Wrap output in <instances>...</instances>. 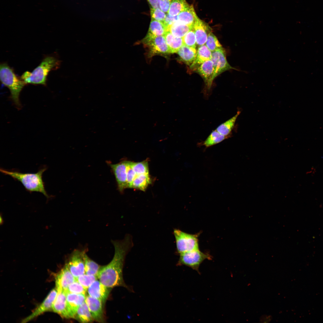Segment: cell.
<instances>
[{
  "label": "cell",
  "mask_w": 323,
  "mask_h": 323,
  "mask_svg": "<svg viewBox=\"0 0 323 323\" xmlns=\"http://www.w3.org/2000/svg\"><path fill=\"white\" fill-rule=\"evenodd\" d=\"M112 242L115 249L114 257L109 264L100 268L97 277L109 288L121 286L130 290L124 282L123 269L126 256L133 246L132 237L127 234L122 240H112Z\"/></svg>",
  "instance_id": "6da1fadb"
},
{
  "label": "cell",
  "mask_w": 323,
  "mask_h": 323,
  "mask_svg": "<svg viewBox=\"0 0 323 323\" xmlns=\"http://www.w3.org/2000/svg\"><path fill=\"white\" fill-rule=\"evenodd\" d=\"M47 167H43L35 173H22L13 170H8L1 168V172L8 175L15 180L20 182L26 190L29 192H38L42 193L46 198L50 197L45 190L42 177Z\"/></svg>",
  "instance_id": "7a4b0ae2"
},
{
  "label": "cell",
  "mask_w": 323,
  "mask_h": 323,
  "mask_svg": "<svg viewBox=\"0 0 323 323\" xmlns=\"http://www.w3.org/2000/svg\"><path fill=\"white\" fill-rule=\"evenodd\" d=\"M61 63L60 60L55 57H46L32 72H24L21 78L26 84H40L45 86L47 77L49 72L59 68Z\"/></svg>",
  "instance_id": "3957f363"
},
{
  "label": "cell",
  "mask_w": 323,
  "mask_h": 323,
  "mask_svg": "<svg viewBox=\"0 0 323 323\" xmlns=\"http://www.w3.org/2000/svg\"><path fill=\"white\" fill-rule=\"evenodd\" d=\"M0 78L2 84L7 87L10 92V98L17 108L20 109L21 105L19 100L21 92L26 84L18 77L13 70L6 63L0 65Z\"/></svg>",
  "instance_id": "277c9868"
},
{
  "label": "cell",
  "mask_w": 323,
  "mask_h": 323,
  "mask_svg": "<svg viewBox=\"0 0 323 323\" xmlns=\"http://www.w3.org/2000/svg\"><path fill=\"white\" fill-rule=\"evenodd\" d=\"M146 51V56L150 59L155 55H167L171 53L164 36L146 35L142 41Z\"/></svg>",
  "instance_id": "5b68a950"
},
{
  "label": "cell",
  "mask_w": 323,
  "mask_h": 323,
  "mask_svg": "<svg viewBox=\"0 0 323 323\" xmlns=\"http://www.w3.org/2000/svg\"><path fill=\"white\" fill-rule=\"evenodd\" d=\"M177 253L179 254L199 249V233L191 234L175 229L173 230Z\"/></svg>",
  "instance_id": "8992f818"
},
{
  "label": "cell",
  "mask_w": 323,
  "mask_h": 323,
  "mask_svg": "<svg viewBox=\"0 0 323 323\" xmlns=\"http://www.w3.org/2000/svg\"><path fill=\"white\" fill-rule=\"evenodd\" d=\"M177 265L188 266L200 273L199 268L201 263L205 260H211L209 254L203 253L199 249L180 254Z\"/></svg>",
  "instance_id": "52a82bcc"
},
{
  "label": "cell",
  "mask_w": 323,
  "mask_h": 323,
  "mask_svg": "<svg viewBox=\"0 0 323 323\" xmlns=\"http://www.w3.org/2000/svg\"><path fill=\"white\" fill-rule=\"evenodd\" d=\"M85 251L75 249L66 263L73 275L77 278L85 273L84 256Z\"/></svg>",
  "instance_id": "ba28073f"
},
{
  "label": "cell",
  "mask_w": 323,
  "mask_h": 323,
  "mask_svg": "<svg viewBox=\"0 0 323 323\" xmlns=\"http://www.w3.org/2000/svg\"><path fill=\"white\" fill-rule=\"evenodd\" d=\"M211 60L214 68V78L227 70L235 69L227 60L226 53L223 48L212 52Z\"/></svg>",
  "instance_id": "9c48e42d"
},
{
  "label": "cell",
  "mask_w": 323,
  "mask_h": 323,
  "mask_svg": "<svg viewBox=\"0 0 323 323\" xmlns=\"http://www.w3.org/2000/svg\"><path fill=\"white\" fill-rule=\"evenodd\" d=\"M57 293V291L56 288L53 289L42 303L31 314L24 319L22 322H28L45 312L52 310L53 304Z\"/></svg>",
  "instance_id": "30bf717a"
},
{
  "label": "cell",
  "mask_w": 323,
  "mask_h": 323,
  "mask_svg": "<svg viewBox=\"0 0 323 323\" xmlns=\"http://www.w3.org/2000/svg\"><path fill=\"white\" fill-rule=\"evenodd\" d=\"M128 161H124L110 166L115 175L118 188L122 192L127 187V171Z\"/></svg>",
  "instance_id": "8fae6325"
},
{
  "label": "cell",
  "mask_w": 323,
  "mask_h": 323,
  "mask_svg": "<svg viewBox=\"0 0 323 323\" xmlns=\"http://www.w3.org/2000/svg\"><path fill=\"white\" fill-rule=\"evenodd\" d=\"M55 279L57 290L63 291L65 292L70 285L76 281V278L70 271L67 264L57 274Z\"/></svg>",
  "instance_id": "7c38bea8"
},
{
  "label": "cell",
  "mask_w": 323,
  "mask_h": 323,
  "mask_svg": "<svg viewBox=\"0 0 323 323\" xmlns=\"http://www.w3.org/2000/svg\"><path fill=\"white\" fill-rule=\"evenodd\" d=\"M57 291V293L53 304L52 310L63 318H71L67 305L66 292L63 291Z\"/></svg>",
  "instance_id": "4fadbf2b"
},
{
  "label": "cell",
  "mask_w": 323,
  "mask_h": 323,
  "mask_svg": "<svg viewBox=\"0 0 323 323\" xmlns=\"http://www.w3.org/2000/svg\"><path fill=\"white\" fill-rule=\"evenodd\" d=\"M195 71L203 78L208 89H210L214 79V68L211 60H208L201 64Z\"/></svg>",
  "instance_id": "5bb4252c"
},
{
  "label": "cell",
  "mask_w": 323,
  "mask_h": 323,
  "mask_svg": "<svg viewBox=\"0 0 323 323\" xmlns=\"http://www.w3.org/2000/svg\"><path fill=\"white\" fill-rule=\"evenodd\" d=\"M196 39V45L200 46L205 44L211 28L197 16L193 25Z\"/></svg>",
  "instance_id": "9a60e30c"
},
{
  "label": "cell",
  "mask_w": 323,
  "mask_h": 323,
  "mask_svg": "<svg viewBox=\"0 0 323 323\" xmlns=\"http://www.w3.org/2000/svg\"><path fill=\"white\" fill-rule=\"evenodd\" d=\"M85 302L94 320L99 322L103 320L102 301L98 299L88 295L86 296Z\"/></svg>",
  "instance_id": "2e32d148"
},
{
  "label": "cell",
  "mask_w": 323,
  "mask_h": 323,
  "mask_svg": "<svg viewBox=\"0 0 323 323\" xmlns=\"http://www.w3.org/2000/svg\"><path fill=\"white\" fill-rule=\"evenodd\" d=\"M110 289L97 279L87 288V292L89 295L104 302L108 297Z\"/></svg>",
  "instance_id": "e0dca14e"
},
{
  "label": "cell",
  "mask_w": 323,
  "mask_h": 323,
  "mask_svg": "<svg viewBox=\"0 0 323 323\" xmlns=\"http://www.w3.org/2000/svg\"><path fill=\"white\" fill-rule=\"evenodd\" d=\"M67 305L71 318H74L79 307L85 301L86 296L82 294L67 292Z\"/></svg>",
  "instance_id": "ac0fdd59"
},
{
  "label": "cell",
  "mask_w": 323,
  "mask_h": 323,
  "mask_svg": "<svg viewBox=\"0 0 323 323\" xmlns=\"http://www.w3.org/2000/svg\"><path fill=\"white\" fill-rule=\"evenodd\" d=\"M177 53L180 60L190 66L196 59L197 50L196 48L184 44Z\"/></svg>",
  "instance_id": "d6986e66"
},
{
  "label": "cell",
  "mask_w": 323,
  "mask_h": 323,
  "mask_svg": "<svg viewBox=\"0 0 323 323\" xmlns=\"http://www.w3.org/2000/svg\"><path fill=\"white\" fill-rule=\"evenodd\" d=\"M211 54L212 52L205 45L199 46L197 50L196 59L190 66V69L195 71L201 64L211 59Z\"/></svg>",
  "instance_id": "ffe728a7"
},
{
  "label": "cell",
  "mask_w": 323,
  "mask_h": 323,
  "mask_svg": "<svg viewBox=\"0 0 323 323\" xmlns=\"http://www.w3.org/2000/svg\"><path fill=\"white\" fill-rule=\"evenodd\" d=\"M197 16L193 6L192 5H189L177 16V21L181 23L193 26Z\"/></svg>",
  "instance_id": "44dd1931"
},
{
  "label": "cell",
  "mask_w": 323,
  "mask_h": 323,
  "mask_svg": "<svg viewBox=\"0 0 323 323\" xmlns=\"http://www.w3.org/2000/svg\"><path fill=\"white\" fill-rule=\"evenodd\" d=\"M193 27V26L186 25L177 21L168 28L167 31L170 32L175 36L183 38Z\"/></svg>",
  "instance_id": "7402d4cb"
},
{
  "label": "cell",
  "mask_w": 323,
  "mask_h": 323,
  "mask_svg": "<svg viewBox=\"0 0 323 323\" xmlns=\"http://www.w3.org/2000/svg\"><path fill=\"white\" fill-rule=\"evenodd\" d=\"M167 31V28L163 22L151 19L146 35L151 36H164Z\"/></svg>",
  "instance_id": "603a6c76"
},
{
  "label": "cell",
  "mask_w": 323,
  "mask_h": 323,
  "mask_svg": "<svg viewBox=\"0 0 323 323\" xmlns=\"http://www.w3.org/2000/svg\"><path fill=\"white\" fill-rule=\"evenodd\" d=\"M164 36L171 53H177L184 45L182 38L175 36L169 31Z\"/></svg>",
  "instance_id": "cb8c5ba5"
},
{
  "label": "cell",
  "mask_w": 323,
  "mask_h": 323,
  "mask_svg": "<svg viewBox=\"0 0 323 323\" xmlns=\"http://www.w3.org/2000/svg\"><path fill=\"white\" fill-rule=\"evenodd\" d=\"M151 183V179L149 174L137 175L132 182L130 188L145 191Z\"/></svg>",
  "instance_id": "d4e9b609"
},
{
  "label": "cell",
  "mask_w": 323,
  "mask_h": 323,
  "mask_svg": "<svg viewBox=\"0 0 323 323\" xmlns=\"http://www.w3.org/2000/svg\"><path fill=\"white\" fill-rule=\"evenodd\" d=\"M74 319L82 323H88L94 320L86 302L78 307Z\"/></svg>",
  "instance_id": "484cf974"
},
{
  "label": "cell",
  "mask_w": 323,
  "mask_h": 323,
  "mask_svg": "<svg viewBox=\"0 0 323 323\" xmlns=\"http://www.w3.org/2000/svg\"><path fill=\"white\" fill-rule=\"evenodd\" d=\"M240 113V111H238L235 115L220 125L216 130L221 134L226 136H229Z\"/></svg>",
  "instance_id": "4316f807"
},
{
  "label": "cell",
  "mask_w": 323,
  "mask_h": 323,
  "mask_svg": "<svg viewBox=\"0 0 323 323\" xmlns=\"http://www.w3.org/2000/svg\"><path fill=\"white\" fill-rule=\"evenodd\" d=\"M189 5L186 0H173L168 13L172 16H177Z\"/></svg>",
  "instance_id": "83f0119b"
},
{
  "label": "cell",
  "mask_w": 323,
  "mask_h": 323,
  "mask_svg": "<svg viewBox=\"0 0 323 323\" xmlns=\"http://www.w3.org/2000/svg\"><path fill=\"white\" fill-rule=\"evenodd\" d=\"M228 136H224L216 130L212 131L203 143V145L208 147L218 144L226 139Z\"/></svg>",
  "instance_id": "f1b7e54d"
},
{
  "label": "cell",
  "mask_w": 323,
  "mask_h": 323,
  "mask_svg": "<svg viewBox=\"0 0 323 323\" xmlns=\"http://www.w3.org/2000/svg\"><path fill=\"white\" fill-rule=\"evenodd\" d=\"M85 273L97 276L100 266L88 257L86 252L84 256Z\"/></svg>",
  "instance_id": "f546056e"
},
{
  "label": "cell",
  "mask_w": 323,
  "mask_h": 323,
  "mask_svg": "<svg viewBox=\"0 0 323 323\" xmlns=\"http://www.w3.org/2000/svg\"><path fill=\"white\" fill-rule=\"evenodd\" d=\"M130 164L137 175L149 174L148 164L147 160L136 162L130 161Z\"/></svg>",
  "instance_id": "4dcf8cb0"
},
{
  "label": "cell",
  "mask_w": 323,
  "mask_h": 323,
  "mask_svg": "<svg viewBox=\"0 0 323 323\" xmlns=\"http://www.w3.org/2000/svg\"><path fill=\"white\" fill-rule=\"evenodd\" d=\"M205 45L212 52L222 48L216 36L211 31L208 33Z\"/></svg>",
  "instance_id": "1f68e13d"
},
{
  "label": "cell",
  "mask_w": 323,
  "mask_h": 323,
  "mask_svg": "<svg viewBox=\"0 0 323 323\" xmlns=\"http://www.w3.org/2000/svg\"><path fill=\"white\" fill-rule=\"evenodd\" d=\"M97 276L83 274L76 278V281L80 284L85 288L89 287L97 279Z\"/></svg>",
  "instance_id": "d6a6232c"
},
{
  "label": "cell",
  "mask_w": 323,
  "mask_h": 323,
  "mask_svg": "<svg viewBox=\"0 0 323 323\" xmlns=\"http://www.w3.org/2000/svg\"><path fill=\"white\" fill-rule=\"evenodd\" d=\"M182 39L184 45L196 48V39L193 27L182 38Z\"/></svg>",
  "instance_id": "836d02e7"
},
{
  "label": "cell",
  "mask_w": 323,
  "mask_h": 323,
  "mask_svg": "<svg viewBox=\"0 0 323 323\" xmlns=\"http://www.w3.org/2000/svg\"><path fill=\"white\" fill-rule=\"evenodd\" d=\"M87 289L85 288L78 282L76 281L68 287L66 292L86 295Z\"/></svg>",
  "instance_id": "e575fe53"
},
{
  "label": "cell",
  "mask_w": 323,
  "mask_h": 323,
  "mask_svg": "<svg viewBox=\"0 0 323 323\" xmlns=\"http://www.w3.org/2000/svg\"><path fill=\"white\" fill-rule=\"evenodd\" d=\"M150 11L151 19L163 22L166 16V13L160 8H155L151 7Z\"/></svg>",
  "instance_id": "d590c367"
},
{
  "label": "cell",
  "mask_w": 323,
  "mask_h": 323,
  "mask_svg": "<svg viewBox=\"0 0 323 323\" xmlns=\"http://www.w3.org/2000/svg\"><path fill=\"white\" fill-rule=\"evenodd\" d=\"M137 175L132 168L130 164V161H128L127 171V187L130 188L131 184Z\"/></svg>",
  "instance_id": "8d00e7d4"
},
{
  "label": "cell",
  "mask_w": 323,
  "mask_h": 323,
  "mask_svg": "<svg viewBox=\"0 0 323 323\" xmlns=\"http://www.w3.org/2000/svg\"><path fill=\"white\" fill-rule=\"evenodd\" d=\"M173 0H161L159 8L163 12L168 13L170 4Z\"/></svg>",
  "instance_id": "74e56055"
},
{
  "label": "cell",
  "mask_w": 323,
  "mask_h": 323,
  "mask_svg": "<svg viewBox=\"0 0 323 323\" xmlns=\"http://www.w3.org/2000/svg\"><path fill=\"white\" fill-rule=\"evenodd\" d=\"M177 16H172L170 15L168 13H167L166 18L163 23L166 27L167 30L169 26L177 21Z\"/></svg>",
  "instance_id": "f35d334b"
},
{
  "label": "cell",
  "mask_w": 323,
  "mask_h": 323,
  "mask_svg": "<svg viewBox=\"0 0 323 323\" xmlns=\"http://www.w3.org/2000/svg\"><path fill=\"white\" fill-rule=\"evenodd\" d=\"M149 4L153 8H160L159 3L161 0H147Z\"/></svg>",
  "instance_id": "ab89813d"
}]
</instances>
